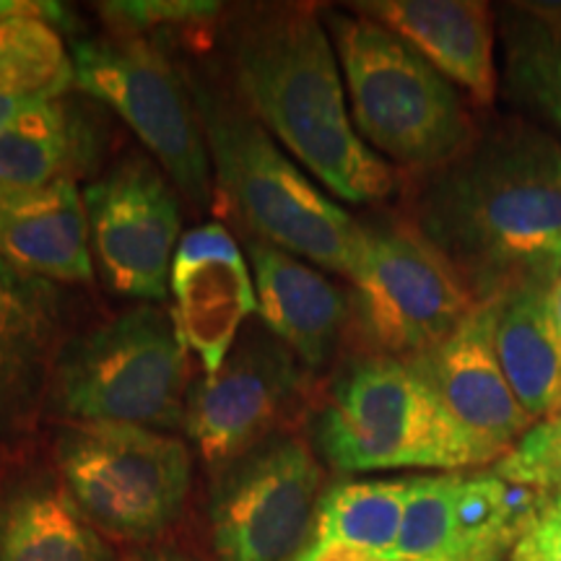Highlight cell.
<instances>
[{
    "label": "cell",
    "mask_w": 561,
    "mask_h": 561,
    "mask_svg": "<svg viewBox=\"0 0 561 561\" xmlns=\"http://www.w3.org/2000/svg\"><path fill=\"white\" fill-rule=\"evenodd\" d=\"M411 224L476 299L553 289L561 276V144L525 121L496 125L421 174Z\"/></svg>",
    "instance_id": "cell-1"
},
{
    "label": "cell",
    "mask_w": 561,
    "mask_h": 561,
    "mask_svg": "<svg viewBox=\"0 0 561 561\" xmlns=\"http://www.w3.org/2000/svg\"><path fill=\"white\" fill-rule=\"evenodd\" d=\"M231 79L244 110L335 198L367 206L396 191V170L364 144L325 21L310 5H263L229 30Z\"/></svg>",
    "instance_id": "cell-2"
},
{
    "label": "cell",
    "mask_w": 561,
    "mask_h": 561,
    "mask_svg": "<svg viewBox=\"0 0 561 561\" xmlns=\"http://www.w3.org/2000/svg\"><path fill=\"white\" fill-rule=\"evenodd\" d=\"M219 191L261 242L351 278L367 227L328 198L248 110L187 79Z\"/></svg>",
    "instance_id": "cell-3"
},
{
    "label": "cell",
    "mask_w": 561,
    "mask_h": 561,
    "mask_svg": "<svg viewBox=\"0 0 561 561\" xmlns=\"http://www.w3.org/2000/svg\"><path fill=\"white\" fill-rule=\"evenodd\" d=\"M328 24L364 144L398 167L426 174L450 164L479 138L458 87L409 42L356 11H328Z\"/></svg>",
    "instance_id": "cell-4"
},
{
    "label": "cell",
    "mask_w": 561,
    "mask_h": 561,
    "mask_svg": "<svg viewBox=\"0 0 561 561\" xmlns=\"http://www.w3.org/2000/svg\"><path fill=\"white\" fill-rule=\"evenodd\" d=\"M314 445L343 473L483 471V458L411 359L359 354L339 371L314 421Z\"/></svg>",
    "instance_id": "cell-5"
},
{
    "label": "cell",
    "mask_w": 561,
    "mask_h": 561,
    "mask_svg": "<svg viewBox=\"0 0 561 561\" xmlns=\"http://www.w3.org/2000/svg\"><path fill=\"white\" fill-rule=\"evenodd\" d=\"M187 346L174 314L140 305L62 341L47 409L66 424L185 430Z\"/></svg>",
    "instance_id": "cell-6"
},
{
    "label": "cell",
    "mask_w": 561,
    "mask_h": 561,
    "mask_svg": "<svg viewBox=\"0 0 561 561\" xmlns=\"http://www.w3.org/2000/svg\"><path fill=\"white\" fill-rule=\"evenodd\" d=\"M60 486L87 520L121 541H153L185 512V442L128 424H66L55 442Z\"/></svg>",
    "instance_id": "cell-7"
},
{
    "label": "cell",
    "mask_w": 561,
    "mask_h": 561,
    "mask_svg": "<svg viewBox=\"0 0 561 561\" xmlns=\"http://www.w3.org/2000/svg\"><path fill=\"white\" fill-rule=\"evenodd\" d=\"M348 280V331L364 356L426 354L481 305L466 278L411 221L367 227Z\"/></svg>",
    "instance_id": "cell-8"
},
{
    "label": "cell",
    "mask_w": 561,
    "mask_h": 561,
    "mask_svg": "<svg viewBox=\"0 0 561 561\" xmlns=\"http://www.w3.org/2000/svg\"><path fill=\"white\" fill-rule=\"evenodd\" d=\"M76 83L115 110L151 151L172 185L193 206L214 198V167L191 83L149 37L81 39L73 50Z\"/></svg>",
    "instance_id": "cell-9"
},
{
    "label": "cell",
    "mask_w": 561,
    "mask_h": 561,
    "mask_svg": "<svg viewBox=\"0 0 561 561\" xmlns=\"http://www.w3.org/2000/svg\"><path fill=\"white\" fill-rule=\"evenodd\" d=\"M322 496V466L291 434H271L221 468L210 494L216 561H291Z\"/></svg>",
    "instance_id": "cell-10"
},
{
    "label": "cell",
    "mask_w": 561,
    "mask_h": 561,
    "mask_svg": "<svg viewBox=\"0 0 561 561\" xmlns=\"http://www.w3.org/2000/svg\"><path fill=\"white\" fill-rule=\"evenodd\" d=\"M91 255L112 291L164 301L182 214L178 187L146 157H130L83 191Z\"/></svg>",
    "instance_id": "cell-11"
},
{
    "label": "cell",
    "mask_w": 561,
    "mask_h": 561,
    "mask_svg": "<svg viewBox=\"0 0 561 561\" xmlns=\"http://www.w3.org/2000/svg\"><path fill=\"white\" fill-rule=\"evenodd\" d=\"M546 496L489 468L413 476L392 561H507Z\"/></svg>",
    "instance_id": "cell-12"
},
{
    "label": "cell",
    "mask_w": 561,
    "mask_h": 561,
    "mask_svg": "<svg viewBox=\"0 0 561 561\" xmlns=\"http://www.w3.org/2000/svg\"><path fill=\"white\" fill-rule=\"evenodd\" d=\"M307 371L297 354L261 320L242 328V339L216 375L187 390L185 432L208 466L224 468L271 437L273 426L299 401Z\"/></svg>",
    "instance_id": "cell-13"
},
{
    "label": "cell",
    "mask_w": 561,
    "mask_h": 561,
    "mask_svg": "<svg viewBox=\"0 0 561 561\" xmlns=\"http://www.w3.org/2000/svg\"><path fill=\"white\" fill-rule=\"evenodd\" d=\"M455 424L491 468L528 434L536 421L512 392L494 346V301L476 307L450 339L413 356Z\"/></svg>",
    "instance_id": "cell-14"
},
{
    "label": "cell",
    "mask_w": 561,
    "mask_h": 561,
    "mask_svg": "<svg viewBox=\"0 0 561 561\" xmlns=\"http://www.w3.org/2000/svg\"><path fill=\"white\" fill-rule=\"evenodd\" d=\"M170 289L174 322L206 375H216L248 318L257 312L255 280L240 244L221 224L187 231L174 252Z\"/></svg>",
    "instance_id": "cell-15"
},
{
    "label": "cell",
    "mask_w": 561,
    "mask_h": 561,
    "mask_svg": "<svg viewBox=\"0 0 561 561\" xmlns=\"http://www.w3.org/2000/svg\"><path fill=\"white\" fill-rule=\"evenodd\" d=\"M62 294L0 255V432H19L47 409L62 346Z\"/></svg>",
    "instance_id": "cell-16"
},
{
    "label": "cell",
    "mask_w": 561,
    "mask_h": 561,
    "mask_svg": "<svg viewBox=\"0 0 561 561\" xmlns=\"http://www.w3.org/2000/svg\"><path fill=\"white\" fill-rule=\"evenodd\" d=\"M351 11L388 26L481 107L496 100V19L483 0H369Z\"/></svg>",
    "instance_id": "cell-17"
},
{
    "label": "cell",
    "mask_w": 561,
    "mask_h": 561,
    "mask_svg": "<svg viewBox=\"0 0 561 561\" xmlns=\"http://www.w3.org/2000/svg\"><path fill=\"white\" fill-rule=\"evenodd\" d=\"M257 314L289 346L305 369H322L348 331V294L291 252L252 240L248 244Z\"/></svg>",
    "instance_id": "cell-18"
},
{
    "label": "cell",
    "mask_w": 561,
    "mask_h": 561,
    "mask_svg": "<svg viewBox=\"0 0 561 561\" xmlns=\"http://www.w3.org/2000/svg\"><path fill=\"white\" fill-rule=\"evenodd\" d=\"M0 255L50 284H91V229L76 182L58 180L42 191L0 198Z\"/></svg>",
    "instance_id": "cell-19"
},
{
    "label": "cell",
    "mask_w": 561,
    "mask_h": 561,
    "mask_svg": "<svg viewBox=\"0 0 561 561\" xmlns=\"http://www.w3.org/2000/svg\"><path fill=\"white\" fill-rule=\"evenodd\" d=\"M405 500L409 479L333 483L291 561H392Z\"/></svg>",
    "instance_id": "cell-20"
},
{
    "label": "cell",
    "mask_w": 561,
    "mask_h": 561,
    "mask_svg": "<svg viewBox=\"0 0 561 561\" xmlns=\"http://www.w3.org/2000/svg\"><path fill=\"white\" fill-rule=\"evenodd\" d=\"M494 346L512 392L536 421L561 411V339L549 289H520L494 301Z\"/></svg>",
    "instance_id": "cell-21"
},
{
    "label": "cell",
    "mask_w": 561,
    "mask_h": 561,
    "mask_svg": "<svg viewBox=\"0 0 561 561\" xmlns=\"http://www.w3.org/2000/svg\"><path fill=\"white\" fill-rule=\"evenodd\" d=\"M0 561H112L60 481L24 479L0 496Z\"/></svg>",
    "instance_id": "cell-22"
},
{
    "label": "cell",
    "mask_w": 561,
    "mask_h": 561,
    "mask_svg": "<svg viewBox=\"0 0 561 561\" xmlns=\"http://www.w3.org/2000/svg\"><path fill=\"white\" fill-rule=\"evenodd\" d=\"M91 153V133L66 102L32 104L0 133V198L73 180Z\"/></svg>",
    "instance_id": "cell-23"
},
{
    "label": "cell",
    "mask_w": 561,
    "mask_h": 561,
    "mask_svg": "<svg viewBox=\"0 0 561 561\" xmlns=\"http://www.w3.org/2000/svg\"><path fill=\"white\" fill-rule=\"evenodd\" d=\"M58 13L0 21V133L32 104L60 100L76 83L73 58L53 24Z\"/></svg>",
    "instance_id": "cell-24"
},
{
    "label": "cell",
    "mask_w": 561,
    "mask_h": 561,
    "mask_svg": "<svg viewBox=\"0 0 561 561\" xmlns=\"http://www.w3.org/2000/svg\"><path fill=\"white\" fill-rule=\"evenodd\" d=\"M507 81L561 130V3H512L502 11Z\"/></svg>",
    "instance_id": "cell-25"
},
{
    "label": "cell",
    "mask_w": 561,
    "mask_h": 561,
    "mask_svg": "<svg viewBox=\"0 0 561 561\" xmlns=\"http://www.w3.org/2000/svg\"><path fill=\"white\" fill-rule=\"evenodd\" d=\"M115 37H149L161 30H203L221 13L219 3L203 0H117L102 3Z\"/></svg>",
    "instance_id": "cell-26"
},
{
    "label": "cell",
    "mask_w": 561,
    "mask_h": 561,
    "mask_svg": "<svg viewBox=\"0 0 561 561\" xmlns=\"http://www.w3.org/2000/svg\"><path fill=\"white\" fill-rule=\"evenodd\" d=\"M489 471L520 486L561 491V419L538 421Z\"/></svg>",
    "instance_id": "cell-27"
},
{
    "label": "cell",
    "mask_w": 561,
    "mask_h": 561,
    "mask_svg": "<svg viewBox=\"0 0 561 561\" xmlns=\"http://www.w3.org/2000/svg\"><path fill=\"white\" fill-rule=\"evenodd\" d=\"M507 561H561V491H549Z\"/></svg>",
    "instance_id": "cell-28"
},
{
    "label": "cell",
    "mask_w": 561,
    "mask_h": 561,
    "mask_svg": "<svg viewBox=\"0 0 561 561\" xmlns=\"http://www.w3.org/2000/svg\"><path fill=\"white\" fill-rule=\"evenodd\" d=\"M19 13H58V5L50 3H21V0H0V21L19 16Z\"/></svg>",
    "instance_id": "cell-29"
},
{
    "label": "cell",
    "mask_w": 561,
    "mask_h": 561,
    "mask_svg": "<svg viewBox=\"0 0 561 561\" xmlns=\"http://www.w3.org/2000/svg\"><path fill=\"white\" fill-rule=\"evenodd\" d=\"M130 561H193V559L178 549H170V546H161V549L140 551Z\"/></svg>",
    "instance_id": "cell-30"
},
{
    "label": "cell",
    "mask_w": 561,
    "mask_h": 561,
    "mask_svg": "<svg viewBox=\"0 0 561 561\" xmlns=\"http://www.w3.org/2000/svg\"><path fill=\"white\" fill-rule=\"evenodd\" d=\"M551 312H553V322H557V331L561 339V276L557 278V284H553V289H551Z\"/></svg>",
    "instance_id": "cell-31"
},
{
    "label": "cell",
    "mask_w": 561,
    "mask_h": 561,
    "mask_svg": "<svg viewBox=\"0 0 561 561\" xmlns=\"http://www.w3.org/2000/svg\"><path fill=\"white\" fill-rule=\"evenodd\" d=\"M559 419H561V411H559Z\"/></svg>",
    "instance_id": "cell-32"
}]
</instances>
